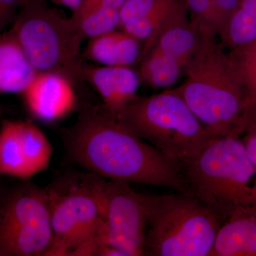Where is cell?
<instances>
[{
  "label": "cell",
  "mask_w": 256,
  "mask_h": 256,
  "mask_svg": "<svg viewBox=\"0 0 256 256\" xmlns=\"http://www.w3.org/2000/svg\"><path fill=\"white\" fill-rule=\"evenodd\" d=\"M25 0H24V2Z\"/></svg>",
  "instance_id": "cell-28"
},
{
  "label": "cell",
  "mask_w": 256,
  "mask_h": 256,
  "mask_svg": "<svg viewBox=\"0 0 256 256\" xmlns=\"http://www.w3.org/2000/svg\"><path fill=\"white\" fill-rule=\"evenodd\" d=\"M70 18L84 40L100 36L120 24V11L98 6H79Z\"/></svg>",
  "instance_id": "cell-20"
},
{
  "label": "cell",
  "mask_w": 256,
  "mask_h": 256,
  "mask_svg": "<svg viewBox=\"0 0 256 256\" xmlns=\"http://www.w3.org/2000/svg\"><path fill=\"white\" fill-rule=\"evenodd\" d=\"M184 66L172 57L154 50H148L140 60V78L152 88H162L174 85L184 73Z\"/></svg>",
  "instance_id": "cell-19"
},
{
  "label": "cell",
  "mask_w": 256,
  "mask_h": 256,
  "mask_svg": "<svg viewBox=\"0 0 256 256\" xmlns=\"http://www.w3.org/2000/svg\"><path fill=\"white\" fill-rule=\"evenodd\" d=\"M102 178L89 175L46 188L53 242L46 256H97L106 228Z\"/></svg>",
  "instance_id": "cell-7"
},
{
  "label": "cell",
  "mask_w": 256,
  "mask_h": 256,
  "mask_svg": "<svg viewBox=\"0 0 256 256\" xmlns=\"http://www.w3.org/2000/svg\"><path fill=\"white\" fill-rule=\"evenodd\" d=\"M10 30L37 72H54L70 80L82 76L84 37L72 18L46 0H25Z\"/></svg>",
  "instance_id": "cell-6"
},
{
  "label": "cell",
  "mask_w": 256,
  "mask_h": 256,
  "mask_svg": "<svg viewBox=\"0 0 256 256\" xmlns=\"http://www.w3.org/2000/svg\"><path fill=\"white\" fill-rule=\"evenodd\" d=\"M62 139L69 159L94 174L188 194L180 170L104 105L82 108Z\"/></svg>",
  "instance_id": "cell-1"
},
{
  "label": "cell",
  "mask_w": 256,
  "mask_h": 256,
  "mask_svg": "<svg viewBox=\"0 0 256 256\" xmlns=\"http://www.w3.org/2000/svg\"><path fill=\"white\" fill-rule=\"evenodd\" d=\"M242 138L249 159L256 169V118L249 124Z\"/></svg>",
  "instance_id": "cell-25"
},
{
  "label": "cell",
  "mask_w": 256,
  "mask_h": 256,
  "mask_svg": "<svg viewBox=\"0 0 256 256\" xmlns=\"http://www.w3.org/2000/svg\"><path fill=\"white\" fill-rule=\"evenodd\" d=\"M204 40L186 20L160 34L143 54L148 50H154L178 60L185 68Z\"/></svg>",
  "instance_id": "cell-16"
},
{
  "label": "cell",
  "mask_w": 256,
  "mask_h": 256,
  "mask_svg": "<svg viewBox=\"0 0 256 256\" xmlns=\"http://www.w3.org/2000/svg\"><path fill=\"white\" fill-rule=\"evenodd\" d=\"M144 44L118 28L90 38L85 54L87 58L106 66H130L140 62Z\"/></svg>",
  "instance_id": "cell-12"
},
{
  "label": "cell",
  "mask_w": 256,
  "mask_h": 256,
  "mask_svg": "<svg viewBox=\"0 0 256 256\" xmlns=\"http://www.w3.org/2000/svg\"><path fill=\"white\" fill-rule=\"evenodd\" d=\"M50 1L56 4L65 6L74 12L78 9L84 0H50Z\"/></svg>",
  "instance_id": "cell-27"
},
{
  "label": "cell",
  "mask_w": 256,
  "mask_h": 256,
  "mask_svg": "<svg viewBox=\"0 0 256 256\" xmlns=\"http://www.w3.org/2000/svg\"><path fill=\"white\" fill-rule=\"evenodd\" d=\"M173 88L214 138L242 136L256 118L246 92L216 40L205 38Z\"/></svg>",
  "instance_id": "cell-2"
},
{
  "label": "cell",
  "mask_w": 256,
  "mask_h": 256,
  "mask_svg": "<svg viewBox=\"0 0 256 256\" xmlns=\"http://www.w3.org/2000/svg\"><path fill=\"white\" fill-rule=\"evenodd\" d=\"M220 37L230 50L256 40V0H240Z\"/></svg>",
  "instance_id": "cell-18"
},
{
  "label": "cell",
  "mask_w": 256,
  "mask_h": 256,
  "mask_svg": "<svg viewBox=\"0 0 256 256\" xmlns=\"http://www.w3.org/2000/svg\"><path fill=\"white\" fill-rule=\"evenodd\" d=\"M188 20L202 36L216 40L240 0H185Z\"/></svg>",
  "instance_id": "cell-15"
},
{
  "label": "cell",
  "mask_w": 256,
  "mask_h": 256,
  "mask_svg": "<svg viewBox=\"0 0 256 256\" xmlns=\"http://www.w3.org/2000/svg\"><path fill=\"white\" fill-rule=\"evenodd\" d=\"M22 94L32 116L46 122L66 117L76 105L72 80L54 72H37Z\"/></svg>",
  "instance_id": "cell-10"
},
{
  "label": "cell",
  "mask_w": 256,
  "mask_h": 256,
  "mask_svg": "<svg viewBox=\"0 0 256 256\" xmlns=\"http://www.w3.org/2000/svg\"><path fill=\"white\" fill-rule=\"evenodd\" d=\"M82 76L94 86L104 107L114 116L137 97L139 74L130 66H84Z\"/></svg>",
  "instance_id": "cell-11"
},
{
  "label": "cell",
  "mask_w": 256,
  "mask_h": 256,
  "mask_svg": "<svg viewBox=\"0 0 256 256\" xmlns=\"http://www.w3.org/2000/svg\"><path fill=\"white\" fill-rule=\"evenodd\" d=\"M53 237L46 188L26 182L0 200V256H46Z\"/></svg>",
  "instance_id": "cell-8"
},
{
  "label": "cell",
  "mask_w": 256,
  "mask_h": 256,
  "mask_svg": "<svg viewBox=\"0 0 256 256\" xmlns=\"http://www.w3.org/2000/svg\"><path fill=\"white\" fill-rule=\"evenodd\" d=\"M116 117L180 172L216 139L172 89L137 96Z\"/></svg>",
  "instance_id": "cell-4"
},
{
  "label": "cell",
  "mask_w": 256,
  "mask_h": 256,
  "mask_svg": "<svg viewBox=\"0 0 256 256\" xmlns=\"http://www.w3.org/2000/svg\"><path fill=\"white\" fill-rule=\"evenodd\" d=\"M172 0H128L120 11V24L146 18Z\"/></svg>",
  "instance_id": "cell-23"
},
{
  "label": "cell",
  "mask_w": 256,
  "mask_h": 256,
  "mask_svg": "<svg viewBox=\"0 0 256 256\" xmlns=\"http://www.w3.org/2000/svg\"><path fill=\"white\" fill-rule=\"evenodd\" d=\"M130 183L102 180L101 201L108 245L126 256H144L148 216Z\"/></svg>",
  "instance_id": "cell-9"
},
{
  "label": "cell",
  "mask_w": 256,
  "mask_h": 256,
  "mask_svg": "<svg viewBox=\"0 0 256 256\" xmlns=\"http://www.w3.org/2000/svg\"><path fill=\"white\" fill-rule=\"evenodd\" d=\"M21 136L24 154L31 176L46 170L53 146L44 133L34 124L22 122Z\"/></svg>",
  "instance_id": "cell-21"
},
{
  "label": "cell",
  "mask_w": 256,
  "mask_h": 256,
  "mask_svg": "<svg viewBox=\"0 0 256 256\" xmlns=\"http://www.w3.org/2000/svg\"><path fill=\"white\" fill-rule=\"evenodd\" d=\"M146 216L144 256H210L222 222L196 197L138 193Z\"/></svg>",
  "instance_id": "cell-5"
},
{
  "label": "cell",
  "mask_w": 256,
  "mask_h": 256,
  "mask_svg": "<svg viewBox=\"0 0 256 256\" xmlns=\"http://www.w3.org/2000/svg\"><path fill=\"white\" fill-rule=\"evenodd\" d=\"M37 72L11 30L0 34V96L22 94Z\"/></svg>",
  "instance_id": "cell-13"
},
{
  "label": "cell",
  "mask_w": 256,
  "mask_h": 256,
  "mask_svg": "<svg viewBox=\"0 0 256 256\" xmlns=\"http://www.w3.org/2000/svg\"><path fill=\"white\" fill-rule=\"evenodd\" d=\"M24 0H0V34L10 23L14 22Z\"/></svg>",
  "instance_id": "cell-24"
},
{
  "label": "cell",
  "mask_w": 256,
  "mask_h": 256,
  "mask_svg": "<svg viewBox=\"0 0 256 256\" xmlns=\"http://www.w3.org/2000/svg\"><path fill=\"white\" fill-rule=\"evenodd\" d=\"M128 0H84L80 6L104 8L121 11Z\"/></svg>",
  "instance_id": "cell-26"
},
{
  "label": "cell",
  "mask_w": 256,
  "mask_h": 256,
  "mask_svg": "<svg viewBox=\"0 0 256 256\" xmlns=\"http://www.w3.org/2000/svg\"><path fill=\"white\" fill-rule=\"evenodd\" d=\"M22 122L4 121L0 129V174L26 180L31 178L21 136Z\"/></svg>",
  "instance_id": "cell-17"
},
{
  "label": "cell",
  "mask_w": 256,
  "mask_h": 256,
  "mask_svg": "<svg viewBox=\"0 0 256 256\" xmlns=\"http://www.w3.org/2000/svg\"><path fill=\"white\" fill-rule=\"evenodd\" d=\"M181 173L188 194L222 224L238 216L256 217V169L242 136L214 139Z\"/></svg>",
  "instance_id": "cell-3"
},
{
  "label": "cell",
  "mask_w": 256,
  "mask_h": 256,
  "mask_svg": "<svg viewBox=\"0 0 256 256\" xmlns=\"http://www.w3.org/2000/svg\"><path fill=\"white\" fill-rule=\"evenodd\" d=\"M210 256H256V217L238 216L224 222Z\"/></svg>",
  "instance_id": "cell-14"
},
{
  "label": "cell",
  "mask_w": 256,
  "mask_h": 256,
  "mask_svg": "<svg viewBox=\"0 0 256 256\" xmlns=\"http://www.w3.org/2000/svg\"><path fill=\"white\" fill-rule=\"evenodd\" d=\"M229 60L256 111V40L228 52Z\"/></svg>",
  "instance_id": "cell-22"
}]
</instances>
